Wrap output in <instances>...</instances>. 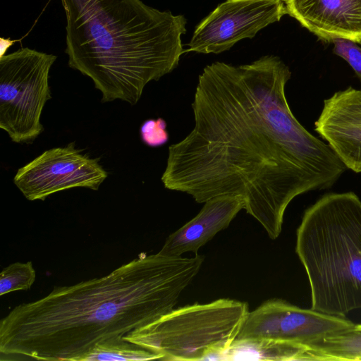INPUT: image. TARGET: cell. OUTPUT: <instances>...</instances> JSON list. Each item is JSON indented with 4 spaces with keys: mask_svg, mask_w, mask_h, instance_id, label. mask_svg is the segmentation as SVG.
<instances>
[{
    "mask_svg": "<svg viewBox=\"0 0 361 361\" xmlns=\"http://www.w3.org/2000/svg\"><path fill=\"white\" fill-rule=\"evenodd\" d=\"M290 77L272 55L244 65L207 66L192 103L193 128L169 147L165 188L197 203L240 197L246 212L277 238L295 197L331 188L347 169L295 117L285 91Z\"/></svg>",
    "mask_w": 361,
    "mask_h": 361,
    "instance_id": "6da1fadb",
    "label": "cell"
},
{
    "mask_svg": "<svg viewBox=\"0 0 361 361\" xmlns=\"http://www.w3.org/2000/svg\"><path fill=\"white\" fill-rule=\"evenodd\" d=\"M204 257L140 253L109 274L13 307L0 321L4 360L80 361L95 345L123 338L171 310Z\"/></svg>",
    "mask_w": 361,
    "mask_h": 361,
    "instance_id": "7a4b0ae2",
    "label": "cell"
},
{
    "mask_svg": "<svg viewBox=\"0 0 361 361\" xmlns=\"http://www.w3.org/2000/svg\"><path fill=\"white\" fill-rule=\"evenodd\" d=\"M70 68L90 78L102 102L135 105L145 86L171 73L183 53L186 19L141 0H60Z\"/></svg>",
    "mask_w": 361,
    "mask_h": 361,
    "instance_id": "3957f363",
    "label": "cell"
},
{
    "mask_svg": "<svg viewBox=\"0 0 361 361\" xmlns=\"http://www.w3.org/2000/svg\"><path fill=\"white\" fill-rule=\"evenodd\" d=\"M295 252L310 283L311 309L344 317L361 309V200L328 193L304 212Z\"/></svg>",
    "mask_w": 361,
    "mask_h": 361,
    "instance_id": "277c9868",
    "label": "cell"
},
{
    "mask_svg": "<svg viewBox=\"0 0 361 361\" xmlns=\"http://www.w3.org/2000/svg\"><path fill=\"white\" fill-rule=\"evenodd\" d=\"M247 302L231 299L173 309L123 338L166 360H221L249 312Z\"/></svg>",
    "mask_w": 361,
    "mask_h": 361,
    "instance_id": "5b68a950",
    "label": "cell"
},
{
    "mask_svg": "<svg viewBox=\"0 0 361 361\" xmlns=\"http://www.w3.org/2000/svg\"><path fill=\"white\" fill-rule=\"evenodd\" d=\"M57 56L28 47L0 57V128L16 143L44 130L41 116L51 98L49 72Z\"/></svg>",
    "mask_w": 361,
    "mask_h": 361,
    "instance_id": "8992f818",
    "label": "cell"
},
{
    "mask_svg": "<svg viewBox=\"0 0 361 361\" xmlns=\"http://www.w3.org/2000/svg\"><path fill=\"white\" fill-rule=\"evenodd\" d=\"M108 174L97 159L90 158L71 142L44 151L20 168L13 183L30 201L74 188L98 190Z\"/></svg>",
    "mask_w": 361,
    "mask_h": 361,
    "instance_id": "52a82bcc",
    "label": "cell"
},
{
    "mask_svg": "<svg viewBox=\"0 0 361 361\" xmlns=\"http://www.w3.org/2000/svg\"><path fill=\"white\" fill-rule=\"evenodd\" d=\"M287 14L284 0H226L196 27L188 51L219 54Z\"/></svg>",
    "mask_w": 361,
    "mask_h": 361,
    "instance_id": "ba28073f",
    "label": "cell"
},
{
    "mask_svg": "<svg viewBox=\"0 0 361 361\" xmlns=\"http://www.w3.org/2000/svg\"><path fill=\"white\" fill-rule=\"evenodd\" d=\"M353 326L355 324L344 317L271 299L248 312L235 339L270 338L308 346Z\"/></svg>",
    "mask_w": 361,
    "mask_h": 361,
    "instance_id": "9c48e42d",
    "label": "cell"
},
{
    "mask_svg": "<svg viewBox=\"0 0 361 361\" xmlns=\"http://www.w3.org/2000/svg\"><path fill=\"white\" fill-rule=\"evenodd\" d=\"M314 130L347 169L361 173V90L348 87L326 99Z\"/></svg>",
    "mask_w": 361,
    "mask_h": 361,
    "instance_id": "30bf717a",
    "label": "cell"
},
{
    "mask_svg": "<svg viewBox=\"0 0 361 361\" xmlns=\"http://www.w3.org/2000/svg\"><path fill=\"white\" fill-rule=\"evenodd\" d=\"M287 14L319 39L361 43V0H284Z\"/></svg>",
    "mask_w": 361,
    "mask_h": 361,
    "instance_id": "8fae6325",
    "label": "cell"
},
{
    "mask_svg": "<svg viewBox=\"0 0 361 361\" xmlns=\"http://www.w3.org/2000/svg\"><path fill=\"white\" fill-rule=\"evenodd\" d=\"M244 209V201L236 196H219L204 202L200 212L166 238L159 252L180 257L198 250L219 231L228 227L238 212Z\"/></svg>",
    "mask_w": 361,
    "mask_h": 361,
    "instance_id": "7c38bea8",
    "label": "cell"
},
{
    "mask_svg": "<svg viewBox=\"0 0 361 361\" xmlns=\"http://www.w3.org/2000/svg\"><path fill=\"white\" fill-rule=\"evenodd\" d=\"M308 346L270 338L235 339L221 360H305Z\"/></svg>",
    "mask_w": 361,
    "mask_h": 361,
    "instance_id": "4fadbf2b",
    "label": "cell"
},
{
    "mask_svg": "<svg viewBox=\"0 0 361 361\" xmlns=\"http://www.w3.org/2000/svg\"><path fill=\"white\" fill-rule=\"evenodd\" d=\"M305 360L361 361V324L310 344Z\"/></svg>",
    "mask_w": 361,
    "mask_h": 361,
    "instance_id": "5bb4252c",
    "label": "cell"
},
{
    "mask_svg": "<svg viewBox=\"0 0 361 361\" xmlns=\"http://www.w3.org/2000/svg\"><path fill=\"white\" fill-rule=\"evenodd\" d=\"M161 360V357L139 345L115 338L95 345L80 361H131Z\"/></svg>",
    "mask_w": 361,
    "mask_h": 361,
    "instance_id": "9a60e30c",
    "label": "cell"
},
{
    "mask_svg": "<svg viewBox=\"0 0 361 361\" xmlns=\"http://www.w3.org/2000/svg\"><path fill=\"white\" fill-rule=\"evenodd\" d=\"M36 278L32 262H14L4 268L0 274V295L16 290H27Z\"/></svg>",
    "mask_w": 361,
    "mask_h": 361,
    "instance_id": "2e32d148",
    "label": "cell"
},
{
    "mask_svg": "<svg viewBox=\"0 0 361 361\" xmlns=\"http://www.w3.org/2000/svg\"><path fill=\"white\" fill-rule=\"evenodd\" d=\"M166 122L161 118L147 119L140 126V137L144 144L151 147L162 146L168 142Z\"/></svg>",
    "mask_w": 361,
    "mask_h": 361,
    "instance_id": "e0dca14e",
    "label": "cell"
},
{
    "mask_svg": "<svg viewBox=\"0 0 361 361\" xmlns=\"http://www.w3.org/2000/svg\"><path fill=\"white\" fill-rule=\"evenodd\" d=\"M331 43L334 44V53L345 60L353 68L361 87V43L345 39L334 40Z\"/></svg>",
    "mask_w": 361,
    "mask_h": 361,
    "instance_id": "ac0fdd59",
    "label": "cell"
},
{
    "mask_svg": "<svg viewBox=\"0 0 361 361\" xmlns=\"http://www.w3.org/2000/svg\"><path fill=\"white\" fill-rule=\"evenodd\" d=\"M14 40L10 39L0 38V57L5 55L6 50L13 45Z\"/></svg>",
    "mask_w": 361,
    "mask_h": 361,
    "instance_id": "d6986e66",
    "label": "cell"
}]
</instances>
